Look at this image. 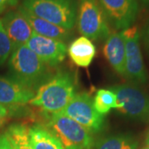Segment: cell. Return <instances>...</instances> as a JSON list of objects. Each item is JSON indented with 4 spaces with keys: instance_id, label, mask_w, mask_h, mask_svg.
Listing matches in <instances>:
<instances>
[{
    "instance_id": "1",
    "label": "cell",
    "mask_w": 149,
    "mask_h": 149,
    "mask_svg": "<svg viewBox=\"0 0 149 149\" xmlns=\"http://www.w3.org/2000/svg\"><path fill=\"white\" fill-rule=\"evenodd\" d=\"M74 95L73 75L69 71L61 70L38 87L29 104L41 109L47 115H51L62 111Z\"/></svg>"
},
{
    "instance_id": "2",
    "label": "cell",
    "mask_w": 149,
    "mask_h": 149,
    "mask_svg": "<svg viewBox=\"0 0 149 149\" xmlns=\"http://www.w3.org/2000/svg\"><path fill=\"white\" fill-rule=\"evenodd\" d=\"M8 66L13 80L32 91L51 77L47 65L26 45L12 52Z\"/></svg>"
},
{
    "instance_id": "3",
    "label": "cell",
    "mask_w": 149,
    "mask_h": 149,
    "mask_svg": "<svg viewBox=\"0 0 149 149\" xmlns=\"http://www.w3.org/2000/svg\"><path fill=\"white\" fill-rule=\"evenodd\" d=\"M22 7L33 15L67 30L71 31L76 22V0H23Z\"/></svg>"
},
{
    "instance_id": "4",
    "label": "cell",
    "mask_w": 149,
    "mask_h": 149,
    "mask_svg": "<svg viewBox=\"0 0 149 149\" xmlns=\"http://www.w3.org/2000/svg\"><path fill=\"white\" fill-rule=\"evenodd\" d=\"M64 149H92L93 134L72 118L61 113L47 115V127Z\"/></svg>"
},
{
    "instance_id": "5",
    "label": "cell",
    "mask_w": 149,
    "mask_h": 149,
    "mask_svg": "<svg viewBox=\"0 0 149 149\" xmlns=\"http://www.w3.org/2000/svg\"><path fill=\"white\" fill-rule=\"evenodd\" d=\"M76 23L79 32L91 41L106 40L110 34L107 17L98 0H79Z\"/></svg>"
},
{
    "instance_id": "6",
    "label": "cell",
    "mask_w": 149,
    "mask_h": 149,
    "mask_svg": "<svg viewBox=\"0 0 149 149\" xmlns=\"http://www.w3.org/2000/svg\"><path fill=\"white\" fill-rule=\"evenodd\" d=\"M117 96V109L132 119L149 123V95L134 84L113 85Z\"/></svg>"
},
{
    "instance_id": "7",
    "label": "cell",
    "mask_w": 149,
    "mask_h": 149,
    "mask_svg": "<svg viewBox=\"0 0 149 149\" xmlns=\"http://www.w3.org/2000/svg\"><path fill=\"white\" fill-rule=\"evenodd\" d=\"M120 32L125 42V77L135 84H146L149 77L140 47L139 27L132 26Z\"/></svg>"
},
{
    "instance_id": "8",
    "label": "cell",
    "mask_w": 149,
    "mask_h": 149,
    "mask_svg": "<svg viewBox=\"0 0 149 149\" xmlns=\"http://www.w3.org/2000/svg\"><path fill=\"white\" fill-rule=\"evenodd\" d=\"M60 113L80 123L92 134L101 132L105 127L104 116L96 111L92 98L86 93L74 95Z\"/></svg>"
},
{
    "instance_id": "9",
    "label": "cell",
    "mask_w": 149,
    "mask_h": 149,
    "mask_svg": "<svg viewBox=\"0 0 149 149\" xmlns=\"http://www.w3.org/2000/svg\"><path fill=\"white\" fill-rule=\"evenodd\" d=\"M111 25L117 30L132 27L139 13L138 0H98Z\"/></svg>"
},
{
    "instance_id": "10",
    "label": "cell",
    "mask_w": 149,
    "mask_h": 149,
    "mask_svg": "<svg viewBox=\"0 0 149 149\" xmlns=\"http://www.w3.org/2000/svg\"><path fill=\"white\" fill-rule=\"evenodd\" d=\"M26 46L47 66H56L64 61L67 53L63 42L37 35L33 32Z\"/></svg>"
},
{
    "instance_id": "11",
    "label": "cell",
    "mask_w": 149,
    "mask_h": 149,
    "mask_svg": "<svg viewBox=\"0 0 149 149\" xmlns=\"http://www.w3.org/2000/svg\"><path fill=\"white\" fill-rule=\"evenodd\" d=\"M8 37L12 43L13 52L26 45L33 31L29 22L19 11H9L1 18Z\"/></svg>"
},
{
    "instance_id": "12",
    "label": "cell",
    "mask_w": 149,
    "mask_h": 149,
    "mask_svg": "<svg viewBox=\"0 0 149 149\" xmlns=\"http://www.w3.org/2000/svg\"><path fill=\"white\" fill-rule=\"evenodd\" d=\"M35 91L23 86L13 79L0 76V104L10 108L29 103Z\"/></svg>"
},
{
    "instance_id": "13",
    "label": "cell",
    "mask_w": 149,
    "mask_h": 149,
    "mask_svg": "<svg viewBox=\"0 0 149 149\" xmlns=\"http://www.w3.org/2000/svg\"><path fill=\"white\" fill-rule=\"evenodd\" d=\"M104 54L114 71L125 77V42L121 32L109 34L104 45Z\"/></svg>"
},
{
    "instance_id": "14",
    "label": "cell",
    "mask_w": 149,
    "mask_h": 149,
    "mask_svg": "<svg viewBox=\"0 0 149 149\" xmlns=\"http://www.w3.org/2000/svg\"><path fill=\"white\" fill-rule=\"evenodd\" d=\"M18 11L25 17V18L27 19L32 27V31L37 33V35L48 38H52L61 42L69 39L71 36L70 30L65 29L63 27H59L50 22L46 21L42 18L35 16L26 9H24L22 6L19 7Z\"/></svg>"
},
{
    "instance_id": "15",
    "label": "cell",
    "mask_w": 149,
    "mask_h": 149,
    "mask_svg": "<svg viewBox=\"0 0 149 149\" xmlns=\"http://www.w3.org/2000/svg\"><path fill=\"white\" fill-rule=\"evenodd\" d=\"M67 53L75 65L86 68L91 65L95 56L96 47L92 41L82 36L70 43Z\"/></svg>"
},
{
    "instance_id": "16",
    "label": "cell",
    "mask_w": 149,
    "mask_h": 149,
    "mask_svg": "<svg viewBox=\"0 0 149 149\" xmlns=\"http://www.w3.org/2000/svg\"><path fill=\"white\" fill-rule=\"evenodd\" d=\"M29 135L32 149H64L56 137L46 127L32 126L29 130Z\"/></svg>"
},
{
    "instance_id": "17",
    "label": "cell",
    "mask_w": 149,
    "mask_h": 149,
    "mask_svg": "<svg viewBox=\"0 0 149 149\" xmlns=\"http://www.w3.org/2000/svg\"><path fill=\"white\" fill-rule=\"evenodd\" d=\"M139 141L131 134H115L100 139L92 149H137Z\"/></svg>"
},
{
    "instance_id": "18",
    "label": "cell",
    "mask_w": 149,
    "mask_h": 149,
    "mask_svg": "<svg viewBox=\"0 0 149 149\" xmlns=\"http://www.w3.org/2000/svg\"><path fill=\"white\" fill-rule=\"evenodd\" d=\"M29 130L30 127L24 123H13L8 128L4 134L13 149H32Z\"/></svg>"
},
{
    "instance_id": "19",
    "label": "cell",
    "mask_w": 149,
    "mask_h": 149,
    "mask_svg": "<svg viewBox=\"0 0 149 149\" xmlns=\"http://www.w3.org/2000/svg\"><path fill=\"white\" fill-rule=\"evenodd\" d=\"M93 104L96 111L104 116L112 109L118 108L117 96L111 90L100 89L96 92Z\"/></svg>"
},
{
    "instance_id": "20",
    "label": "cell",
    "mask_w": 149,
    "mask_h": 149,
    "mask_svg": "<svg viewBox=\"0 0 149 149\" xmlns=\"http://www.w3.org/2000/svg\"><path fill=\"white\" fill-rule=\"evenodd\" d=\"M13 52V47L9 37L6 33L0 19V65H3Z\"/></svg>"
},
{
    "instance_id": "21",
    "label": "cell",
    "mask_w": 149,
    "mask_h": 149,
    "mask_svg": "<svg viewBox=\"0 0 149 149\" xmlns=\"http://www.w3.org/2000/svg\"><path fill=\"white\" fill-rule=\"evenodd\" d=\"M12 113L10 107L4 106L0 104V128L3 125V123L7 121L8 118Z\"/></svg>"
},
{
    "instance_id": "22",
    "label": "cell",
    "mask_w": 149,
    "mask_h": 149,
    "mask_svg": "<svg viewBox=\"0 0 149 149\" xmlns=\"http://www.w3.org/2000/svg\"><path fill=\"white\" fill-rule=\"evenodd\" d=\"M143 42L145 50L149 56V19L143 31Z\"/></svg>"
},
{
    "instance_id": "23",
    "label": "cell",
    "mask_w": 149,
    "mask_h": 149,
    "mask_svg": "<svg viewBox=\"0 0 149 149\" xmlns=\"http://www.w3.org/2000/svg\"><path fill=\"white\" fill-rule=\"evenodd\" d=\"M18 1L19 0H0V13H3L9 7L16 6Z\"/></svg>"
},
{
    "instance_id": "24",
    "label": "cell",
    "mask_w": 149,
    "mask_h": 149,
    "mask_svg": "<svg viewBox=\"0 0 149 149\" xmlns=\"http://www.w3.org/2000/svg\"><path fill=\"white\" fill-rule=\"evenodd\" d=\"M0 149H13L5 134L0 135Z\"/></svg>"
},
{
    "instance_id": "25",
    "label": "cell",
    "mask_w": 149,
    "mask_h": 149,
    "mask_svg": "<svg viewBox=\"0 0 149 149\" xmlns=\"http://www.w3.org/2000/svg\"><path fill=\"white\" fill-rule=\"evenodd\" d=\"M145 143L147 146H149V131L147 133V136H146V139H145Z\"/></svg>"
},
{
    "instance_id": "26",
    "label": "cell",
    "mask_w": 149,
    "mask_h": 149,
    "mask_svg": "<svg viewBox=\"0 0 149 149\" xmlns=\"http://www.w3.org/2000/svg\"><path fill=\"white\" fill-rule=\"evenodd\" d=\"M143 3H144L145 5L148 6L149 7V0H140Z\"/></svg>"
},
{
    "instance_id": "27",
    "label": "cell",
    "mask_w": 149,
    "mask_h": 149,
    "mask_svg": "<svg viewBox=\"0 0 149 149\" xmlns=\"http://www.w3.org/2000/svg\"><path fill=\"white\" fill-rule=\"evenodd\" d=\"M142 149H149V146H147V147H145V148H143Z\"/></svg>"
}]
</instances>
